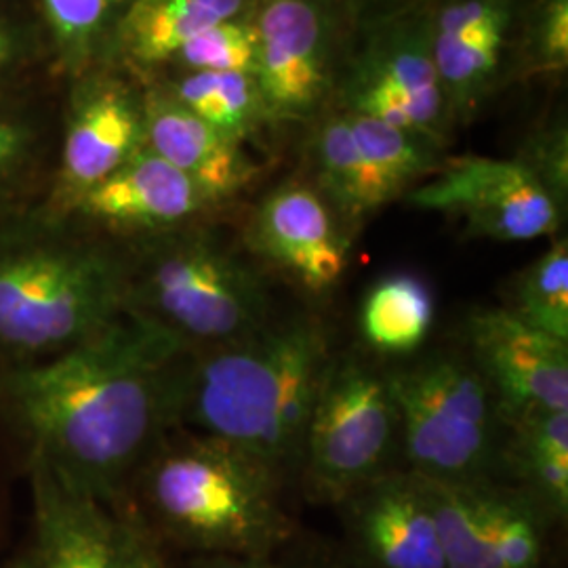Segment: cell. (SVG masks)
<instances>
[{
    "instance_id": "obj_24",
    "label": "cell",
    "mask_w": 568,
    "mask_h": 568,
    "mask_svg": "<svg viewBox=\"0 0 568 568\" xmlns=\"http://www.w3.org/2000/svg\"><path fill=\"white\" fill-rule=\"evenodd\" d=\"M434 326V295L426 281L398 272L366 291L358 312V331L368 354L410 358Z\"/></svg>"
},
{
    "instance_id": "obj_19",
    "label": "cell",
    "mask_w": 568,
    "mask_h": 568,
    "mask_svg": "<svg viewBox=\"0 0 568 568\" xmlns=\"http://www.w3.org/2000/svg\"><path fill=\"white\" fill-rule=\"evenodd\" d=\"M300 133L297 173L316 187L347 234L356 239L366 222L392 203L354 140L349 122L344 112L326 108Z\"/></svg>"
},
{
    "instance_id": "obj_23",
    "label": "cell",
    "mask_w": 568,
    "mask_h": 568,
    "mask_svg": "<svg viewBox=\"0 0 568 568\" xmlns=\"http://www.w3.org/2000/svg\"><path fill=\"white\" fill-rule=\"evenodd\" d=\"M169 98L248 150L278 142L255 74L182 72L163 89Z\"/></svg>"
},
{
    "instance_id": "obj_18",
    "label": "cell",
    "mask_w": 568,
    "mask_h": 568,
    "mask_svg": "<svg viewBox=\"0 0 568 568\" xmlns=\"http://www.w3.org/2000/svg\"><path fill=\"white\" fill-rule=\"evenodd\" d=\"M143 143L227 209L262 173L246 145L194 116L163 89L143 98Z\"/></svg>"
},
{
    "instance_id": "obj_20",
    "label": "cell",
    "mask_w": 568,
    "mask_h": 568,
    "mask_svg": "<svg viewBox=\"0 0 568 568\" xmlns=\"http://www.w3.org/2000/svg\"><path fill=\"white\" fill-rule=\"evenodd\" d=\"M143 145V102L122 89L105 84L81 103L63 148V180L82 196L119 171Z\"/></svg>"
},
{
    "instance_id": "obj_17",
    "label": "cell",
    "mask_w": 568,
    "mask_h": 568,
    "mask_svg": "<svg viewBox=\"0 0 568 568\" xmlns=\"http://www.w3.org/2000/svg\"><path fill=\"white\" fill-rule=\"evenodd\" d=\"M79 203L95 222L142 236L215 220L227 211L145 145Z\"/></svg>"
},
{
    "instance_id": "obj_11",
    "label": "cell",
    "mask_w": 568,
    "mask_h": 568,
    "mask_svg": "<svg viewBox=\"0 0 568 568\" xmlns=\"http://www.w3.org/2000/svg\"><path fill=\"white\" fill-rule=\"evenodd\" d=\"M405 201L419 211L457 217L466 236L495 243L554 239L567 217V206L518 159L447 156L438 173Z\"/></svg>"
},
{
    "instance_id": "obj_6",
    "label": "cell",
    "mask_w": 568,
    "mask_h": 568,
    "mask_svg": "<svg viewBox=\"0 0 568 568\" xmlns=\"http://www.w3.org/2000/svg\"><path fill=\"white\" fill-rule=\"evenodd\" d=\"M398 457L400 419L386 366L358 349L335 352L305 429L297 476L305 497L337 508Z\"/></svg>"
},
{
    "instance_id": "obj_26",
    "label": "cell",
    "mask_w": 568,
    "mask_h": 568,
    "mask_svg": "<svg viewBox=\"0 0 568 568\" xmlns=\"http://www.w3.org/2000/svg\"><path fill=\"white\" fill-rule=\"evenodd\" d=\"M504 307L523 323L568 344L567 236H554L548 248L509 281Z\"/></svg>"
},
{
    "instance_id": "obj_10",
    "label": "cell",
    "mask_w": 568,
    "mask_h": 568,
    "mask_svg": "<svg viewBox=\"0 0 568 568\" xmlns=\"http://www.w3.org/2000/svg\"><path fill=\"white\" fill-rule=\"evenodd\" d=\"M34 539L26 568H169L138 509L82 493L32 457Z\"/></svg>"
},
{
    "instance_id": "obj_25",
    "label": "cell",
    "mask_w": 568,
    "mask_h": 568,
    "mask_svg": "<svg viewBox=\"0 0 568 568\" xmlns=\"http://www.w3.org/2000/svg\"><path fill=\"white\" fill-rule=\"evenodd\" d=\"M345 119L389 203L405 201L410 190L438 173L447 161V150L417 133L358 114H345Z\"/></svg>"
},
{
    "instance_id": "obj_2",
    "label": "cell",
    "mask_w": 568,
    "mask_h": 568,
    "mask_svg": "<svg viewBox=\"0 0 568 568\" xmlns=\"http://www.w3.org/2000/svg\"><path fill=\"white\" fill-rule=\"evenodd\" d=\"M335 349L325 318L276 314L241 342L192 352L180 424L262 459L288 485L302 467L305 429Z\"/></svg>"
},
{
    "instance_id": "obj_3",
    "label": "cell",
    "mask_w": 568,
    "mask_h": 568,
    "mask_svg": "<svg viewBox=\"0 0 568 568\" xmlns=\"http://www.w3.org/2000/svg\"><path fill=\"white\" fill-rule=\"evenodd\" d=\"M140 471L138 511L163 546L194 556H270L300 535L274 469L222 438H164Z\"/></svg>"
},
{
    "instance_id": "obj_4",
    "label": "cell",
    "mask_w": 568,
    "mask_h": 568,
    "mask_svg": "<svg viewBox=\"0 0 568 568\" xmlns=\"http://www.w3.org/2000/svg\"><path fill=\"white\" fill-rule=\"evenodd\" d=\"M211 220L150 234L126 267V312L163 328L190 352L241 342L270 323L274 278Z\"/></svg>"
},
{
    "instance_id": "obj_16",
    "label": "cell",
    "mask_w": 568,
    "mask_h": 568,
    "mask_svg": "<svg viewBox=\"0 0 568 568\" xmlns=\"http://www.w3.org/2000/svg\"><path fill=\"white\" fill-rule=\"evenodd\" d=\"M464 349L493 387L506 426L527 410H568L567 342L493 305L467 316Z\"/></svg>"
},
{
    "instance_id": "obj_33",
    "label": "cell",
    "mask_w": 568,
    "mask_h": 568,
    "mask_svg": "<svg viewBox=\"0 0 568 568\" xmlns=\"http://www.w3.org/2000/svg\"><path fill=\"white\" fill-rule=\"evenodd\" d=\"M21 145V135L11 124L0 122V171H4L9 163L18 156Z\"/></svg>"
},
{
    "instance_id": "obj_8",
    "label": "cell",
    "mask_w": 568,
    "mask_h": 568,
    "mask_svg": "<svg viewBox=\"0 0 568 568\" xmlns=\"http://www.w3.org/2000/svg\"><path fill=\"white\" fill-rule=\"evenodd\" d=\"M328 108L389 122L448 152L459 129L432 55L427 9L352 32Z\"/></svg>"
},
{
    "instance_id": "obj_31",
    "label": "cell",
    "mask_w": 568,
    "mask_h": 568,
    "mask_svg": "<svg viewBox=\"0 0 568 568\" xmlns=\"http://www.w3.org/2000/svg\"><path fill=\"white\" fill-rule=\"evenodd\" d=\"M190 568H344L337 546L297 535L286 548L270 556H194Z\"/></svg>"
},
{
    "instance_id": "obj_12",
    "label": "cell",
    "mask_w": 568,
    "mask_h": 568,
    "mask_svg": "<svg viewBox=\"0 0 568 568\" xmlns=\"http://www.w3.org/2000/svg\"><path fill=\"white\" fill-rule=\"evenodd\" d=\"M422 478V476H419ZM447 568H546L556 525L523 490L497 478H422Z\"/></svg>"
},
{
    "instance_id": "obj_30",
    "label": "cell",
    "mask_w": 568,
    "mask_h": 568,
    "mask_svg": "<svg viewBox=\"0 0 568 568\" xmlns=\"http://www.w3.org/2000/svg\"><path fill=\"white\" fill-rule=\"evenodd\" d=\"M131 0H44L58 34L77 47L91 44L108 30L114 34Z\"/></svg>"
},
{
    "instance_id": "obj_15",
    "label": "cell",
    "mask_w": 568,
    "mask_h": 568,
    "mask_svg": "<svg viewBox=\"0 0 568 568\" xmlns=\"http://www.w3.org/2000/svg\"><path fill=\"white\" fill-rule=\"evenodd\" d=\"M344 568H447L443 539L419 476L392 469L339 506Z\"/></svg>"
},
{
    "instance_id": "obj_34",
    "label": "cell",
    "mask_w": 568,
    "mask_h": 568,
    "mask_svg": "<svg viewBox=\"0 0 568 568\" xmlns=\"http://www.w3.org/2000/svg\"><path fill=\"white\" fill-rule=\"evenodd\" d=\"M4 55H7V44H4L2 34H0V61L4 60Z\"/></svg>"
},
{
    "instance_id": "obj_9",
    "label": "cell",
    "mask_w": 568,
    "mask_h": 568,
    "mask_svg": "<svg viewBox=\"0 0 568 568\" xmlns=\"http://www.w3.org/2000/svg\"><path fill=\"white\" fill-rule=\"evenodd\" d=\"M251 20L257 32L255 79L284 138L333 102L352 41L344 0H260Z\"/></svg>"
},
{
    "instance_id": "obj_14",
    "label": "cell",
    "mask_w": 568,
    "mask_h": 568,
    "mask_svg": "<svg viewBox=\"0 0 568 568\" xmlns=\"http://www.w3.org/2000/svg\"><path fill=\"white\" fill-rule=\"evenodd\" d=\"M525 0H436L427 7L432 55L457 129L514 84Z\"/></svg>"
},
{
    "instance_id": "obj_1",
    "label": "cell",
    "mask_w": 568,
    "mask_h": 568,
    "mask_svg": "<svg viewBox=\"0 0 568 568\" xmlns=\"http://www.w3.org/2000/svg\"><path fill=\"white\" fill-rule=\"evenodd\" d=\"M190 354L124 312L81 344L9 371L0 396L32 457L82 493L122 501L129 478L180 424Z\"/></svg>"
},
{
    "instance_id": "obj_5",
    "label": "cell",
    "mask_w": 568,
    "mask_h": 568,
    "mask_svg": "<svg viewBox=\"0 0 568 568\" xmlns=\"http://www.w3.org/2000/svg\"><path fill=\"white\" fill-rule=\"evenodd\" d=\"M406 471L443 483L495 478L506 438L499 400L466 349L386 366Z\"/></svg>"
},
{
    "instance_id": "obj_21",
    "label": "cell",
    "mask_w": 568,
    "mask_h": 568,
    "mask_svg": "<svg viewBox=\"0 0 568 568\" xmlns=\"http://www.w3.org/2000/svg\"><path fill=\"white\" fill-rule=\"evenodd\" d=\"M497 480L523 490L556 527L568 518V410H527L508 422Z\"/></svg>"
},
{
    "instance_id": "obj_28",
    "label": "cell",
    "mask_w": 568,
    "mask_h": 568,
    "mask_svg": "<svg viewBox=\"0 0 568 568\" xmlns=\"http://www.w3.org/2000/svg\"><path fill=\"white\" fill-rule=\"evenodd\" d=\"M166 65L182 72H248L257 68V32L251 18L225 21L185 42Z\"/></svg>"
},
{
    "instance_id": "obj_29",
    "label": "cell",
    "mask_w": 568,
    "mask_h": 568,
    "mask_svg": "<svg viewBox=\"0 0 568 568\" xmlns=\"http://www.w3.org/2000/svg\"><path fill=\"white\" fill-rule=\"evenodd\" d=\"M514 159L525 164L558 203L567 206L568 126L565 108H556L537 122Z\"/></svg>"
},
{
    "instance_id": "obj_32",
    "label": "cell",
    "mask_w": 568,
    "mask_h": 568,
    "mask_svg": "<svg viewBox=\"0 0 568 568\" xmlns=\"http://www.w3.org/2000/svg\"><path fill=\"white\" fill-rule=\"evenodd\" d=\"M434 2L436 0H344L352 32L400 18L406 13L424 11Z\"/></svg>"
},
{
    "instance_id": "obj_7",
    "label": "cell",
    "mask_w": 568,
    "mask_h": 568,
    "mask_svg": "<svg viewBox=\"0 0 568 568\" xmlns=\"http://www.w3.org/2000/svg\"><path fill=\"white\" fill-rule=\"evenodd\" d=\"M126 312V265L74 251L0 255V345L53 356Z\"/></svg>"
},
{
    "instance_id": "obj_35",
    "label": "cell",
    "mask_w": 568,
    "mask_h": 568,
    "mask_svg": "<svg viewBox=\"0 0 568 568\" xmlns=\"http://www.w3.org/2000/svg\"><path fill=\"white\" fill-rule=\"evenodd\" d=\"M13 568H26V565H23V560L20 558V560L13 565Z\"/></svg>"
},
{
    "instance_id": "obj_22",
    "label": "cell",
    "mask_w": 568,
    "mask_h": 568,
    "mask_svg": "<svg viewBox=\"0 0 568 568\" xmlns=\"http://www.w3.org/2000/svg\"><path fill=\"white\" fill-rule=\"evenodd\" d=\"M260 0H131L112 41L133 68H164L183 44L225 21L251 18Z\"/></svg>"
},
{
    "instance_id": "obj_27",
    "label": "cell",
    "mask_w": 568,
    "mask_h": 568,
    "mask_svg": "<svg viewBox=\"0 0 568 568\" xmlns=\"http://www.w3.org/2000/svg\"><path fill=\"white\" fill-rule=\"evenodd\" d=\"M568 70V0H525L514 84L565 81Z\"/></svg>"
},
{
    "instance_id": "obj_13",
    "label": "cell",
    "mask_w": 568,
    "mask_h": 568,
    "mask_svg": "<svg viewBox=\"0 0 568 568\" xmlns=\"http://www.w3.org/2000/svg\"><path fill=\"white\" fill-rule=\"evenodd\" d=\"M246 253L272 278L325 297L347 272L354 239L302 173H293L253 204L239 230Z\"/></svg>"
}]
</instances>
